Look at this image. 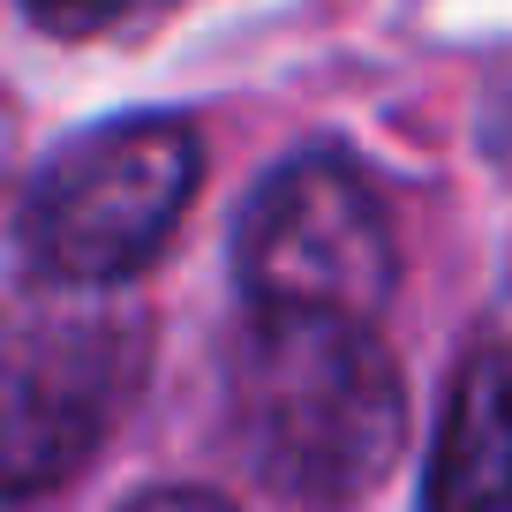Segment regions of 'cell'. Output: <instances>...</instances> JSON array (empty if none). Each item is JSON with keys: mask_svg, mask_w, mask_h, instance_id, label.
I'll return each mask as SVG.
<instances>
[{"mask_svg": "<svg viewBox=\"0 0 512 512\" xmlns=\"http://www.w3.org/2000/svg\"><path fill=\"white\" fill-rule=\"evenodd\" d=\"M226 430L272 497L347 512L407 452V384L362 317L249 309L226 354Z\"/></svg>", "mask_w": 512, "mask_h": 512, "instance_id": "cell-1", "label": "cell"}, {"mask_svg": "<svg viewBox=\"0 0 512 512\" xmlns=\"http://www.w3.org/2000/svg\"><path fill=\"white\" fill-rule=\"evenodd\" d=\"M151 369V317L121 287L23 279L0 302V497L61 490L98 460Z\"/></svg>", "mask_w": 512, "mask_h": 512, "instance_id": "cell-2", "label": "cell"}, {"mask_svg": "<svg viewBox=\"0 0 512 512\" xmlns=\"http://www.w3.org/2000/svg\"><path fill=\"white\" fill-rule=\"evenodd\" d=\"M196 128L181 113H128L68 136L23 196V264L61 287H128L151 272L196 196Z\"/></svg>", "mask_w": 512, "mask_h": 512, "instance_id": "cell-3", "label": "cell"}, {"mask_svg": "<svg viewBox=\"0 0 512 512\" xmlns=\"http://www.w3.org/2000/svg\"><path fill=\"white\" fill-rule=\"evenodd\" d=\"M392 272H400L392 219L347 151H294L241 204L234 279L249 309L377 324Z\"/></svg>", "mask_w": 512, "mask_h": 512, "instance_id": "cell-4", "label": "cell"}, {"mask_svg": "<svg viewBox=\"0 0 512 512\" xmlns=\"http://www.w3.org/2000/svg\"><path fill=\"white\" fill-rule=\"evenodd\" d=\"M422 512H512V354L475 347L437 415Z\"/></svg>", "mask_w": 512, "mask_h": 512, "instance_id": "cell-5", "label": "cell"}, {"mask_svg": "<svg viewBox=\"0 0 512 512\" xmlns=\"http://www.w3.org/2000/svg\"><path fill=\"white\" fill-rule=\"evenodd\" d=\"M159 8H174V0H23V16L53 38H106V31L159 16Z\"/></svg>", "mask_w": 512, "mask_h": 512, "instance_id": "cell-6", "label": "cell"}, {"mask_svg": "<svg viewBox=\"0 0 512 512\" xmlns=\"http://www.w3.org/2000/svg\"><path fill=\"white\" fill-rule=\"evenodd\" d=\"M121 512H234V505L211 490H144V497H128Z\"/></svg>", "mask_w": 512, "mask_h": 512, "instance_id": "cell-7", "label": "cell"}, {"mask_svg": "<svg viewBox=\"0 0 512 512\" xmlns=\"http://www.w3.org/2000/svg\"><path fill=\"white\" fill-rule=\"evenodd\" d=\"M8 174H16V113L0 98V196H8Z\"/></svg>", "mask_w": 512, "mask_h": 512, "instance_id": "cell-8", "label": "cell"}]
</instances>
